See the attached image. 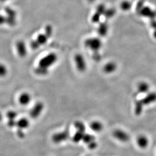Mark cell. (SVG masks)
<instances>
[{
  "mask_svg": "<svg viewBox=\"0 0 156 156\" xmlns=\"http://www.w3.org/2000/svg\"><path fill=\"white\" fill-rule=\"evenodd\" d=\"M57 61V56L54 53L47 55L39 61L38 67L35 69V73L40 75H46L49 69L54 65Z\"/></svg>",
  "mask_w": 156,
  "mask_h": 156,
  "instance_id": "cell-1",
  "label": "cell"
},
{
  "mask_svg": "<svg viewBox=\"0 0 156 156\" xmlns=\"http://www.w3.org/2000/svg\"><path fill=\"white\" fill-rule=\"evenodd\" d=\"M44 109V104L42 102H38L30 110L29 115L32 119H37L40 117Z\"/></svg>",
  "mask_w": 156,
  "mask_h": 156,
  "instance_id": "cell-2",
  "label": "cell"
},
{
  "mask_svg": "<svg viewBox=\"0 0 156 156\" xmlns=\"http://www.w3.org/2000/svg\"><path fill=\"white\" fill-rule=\"evenodd\" d=\"M69 132L68 130H65L62 132H58L55 134L52 137V140L54 143H61L68 139Z\"/></svg>",
  "mask_w": 156,
  "mask_h": 156,
  "instance_id": "cell-3",
  "label": "cell"
},
{
  "mask_svg": "<svg viewBox=\"0 0 156 156\" xmlns=\"http://www.w3.org/2000/svg\"><path fill=\"white\" fill-rule=\"evenodd\" d=\"M74 60H75L77 69L80 71H84L86 69V62L82 55L80 54L76 55Z\"/></svg>",
  "mask_w": 156,
  "mask_h": 156,
  "instance_id": "cell-4",
  "label": "cell"
},
{
  "mask_svg": "<svg viewBox=\"0 0 156 156\" xmlns=\"http://www.w3.org/2000/svg\"><path fill=\"white\" fill-rule=\"evenodd\" d=\"M113 136L117 140L122 142H127L129 140L128 134L122 130H116L113 133Z\"/></svg>",
  "mask_w": 156,
  "mask_h": 156,
  "instance_id": "cell-5",
  "label": "cell"
},
{
  "mask_svg": "<svg viewBox=\"0 0 156 156\" xmlns=\"http://www.w3.org/2000/svg\"><path fill=\"white\" fill-rule=\"evenodd\" d=\"M32 100V97L28 92H23L18 98V102L21 105L26 106L28 105Z\"/></svg>",
  "mask_w": 156,
  "mask_h": 156,
  "instance_id": "cell-6",
  "label": "cell"
},
{
  "mask_svg": "<svg viewBox=\"0 0 156 156\" xmlns=\"http://www.w3.org/2000/svg\"><path fill=\"white\" fill-rule=\"evenodd\" d=\"M140 100L143 106L148 105L154 103L156 102V92H152L148 93L147 96Z\"/></svg>",
  "mask_w": 156,
  "mask_h": 156,
  "instance_id": "cell-7",
  "label": "cell"
},
{
  "mask_svg": "<svg viewBox=\"0 0 156 156\" xmlns=\"http://www.w3.org/2000/svg\"><path fill=\"white\" fill-rule=\"evenodd\" d=\"M30 122L28 119L26 118H21L16 121V126L19 129L24 130L28 128Z\"/></svg>",
  "mask_w": 156,
  "mask_h": 156,
  "instance_id": "cell-8",
  "label": "cell"
},
{
  "mask_svg": "<svg viewBox=\"0 0 156 156\" xmlns=\"http://www.w3.org/2000/svg\"><path fill=\"white\" fill-rule=\"evenodd\" d=\"M86 44L87 46L91 48V49L96 50L100 49L101 46L100 40L97 38L88 40V41H86Z\"/></svg>",
  "mask_w": 156,
  "mask_h": 156,
  "instance_id": "cell-9",
  "label": "cell"
},
{
  "mask_svg": "<svg viewBox=\"0 0 156 156\" xmlns=\"http://www.w3.org/2000/svg\"><path fill=\"white\" fill-rule=\"evenodd\" d=\"M17 51L19 56L23 57L26 55V48L25 44L22 41H19L17 43Z\"/></svg>",
  "mask_w": 156,
  "mask_h": 156,
  "instance_id": "cell-10",
  "label": "cell"
},
{
  "mask_svg": "<svg viewBox=\"0 0 156 156\" xmlns=\"http://www.w3.org/2000/svg\"><path fill=\"white\" fill-rule=\"evenodd\" d=\"M137 143L141 148H146L148 146V140L145 136H141L137 138Z\"/></svg>",
  "mask_w": 156,
  "mask_h": 156,
  "instance_id": "cell-11",
  "label": "cell"
},
{
  "mask_svg": "<svg viewBox=\"0 0 156 156\" xmlns=\"http://www.w3.org/2000/svg\"><path fill=\"white\" fill-rule=\"evenodd\" d=\"M149 89H150L149 85L148 83L145 82H140L137 87L138 92L140 93H142V94L148 92Z\"/></svg>",
  "mask_w": 156,
  "mask_h": 156,
  "instance_id": "cell-12",
  "label": "cell"
},
{
  "mask_svg": "<svg viewBox=\"0 0 156 156\" xmlns=\"http://www.w3.org/2000/svg\"><path fill=\"white\" fill-rule=\"evenodd\" d=\"M48 34H49L48 33H47L46 34H40L38 37L37 40V41H38V46H37V48H38V46H40L41 45H44V44H45L46 43V41L48 40V38H49V36H48L49 35Z\"/></svg>",
  "mask_w": 156,
  "mask_h": 156,
  "instance_id": "cell-13",
  "label": "cell"
},
{
  "mask_svg": "<svg viewBox=\"0 0 156 156\" xmlns=\"http://www.w3.org/2000/svg\"><path fill=\"white\" fill-rule=\"evenodd\" d=\"M91 128L96 132H100L103 129V124L99 121H94L91 124Z\"/></svg>",
  "mask_w": 156,
  "mask_h": 156,
  "instance_id": "cell-14",
  "label": "cell"
},
{
  "mask_svg": "<svg viewBox=\"0 0 156 156\" xmlns=\"http://www.w3.org/2000/svg\"><path fill=\"white\" fill-rule=\"evenodd\" d=\"M116 65L115 63H109L104 67V71L107 74H111L116 70Z\"/></svg>",
  "mask_w": 156,
  "mask_h": 156,
  "instance_id": "cell-15",
  "label": "cell"
},
{
  "mask_svg": "<svg viewBox=\"0 0 156 156\" xmlns=\"http://www.w3.org/2000/svg\"><path fill=\"white\" fill-rule=\"evenodd\" d=\"M143 105L141 100H137L135 104V113L137 115H140L143 110Z\"/></svg>",
  "mask_w": 156,
  "mask_h": 156,
  "instance_id": "cell-16",
  "label": "cell"
},
{
  "mask_svg": "<svg viewBox=\"0 0 156 156\" xmlns=\"http://www.w3.org/2000/svg\"><path fill=\"white\" fill-rule=\"evenodd\" d=\"M85 132H81L80 131H77L73 136V140L75 142H78L81 140H82L83 137L84 136Z\"/></svg>",
  "mask_w": 156,
  "mask_h": 156,
  "instance_id": "cell-17",
  "label": "cell"
},
{
  "mask_svg": "<svg viewBox=\"0 0 156 156\" xmlns=\"http://www.w3.org/2000/svg\"><path fill=\"white\" fill-rule=\"evenodd\" d=\"M82 140L85 143H91L92 142H94L95 140V137L94 136L89 134H84V136L83 137Z\"/></svg>",
  "mask_w": 156,
  "mask_h": 156,
  "instance_id": "cell-18",
  "label": "cell"
},
{
  "mask_svg": "<svg viewBox=\"0 0 156 156\" xmlns=\"http://www.w3.org/2000/svg\"><path fill=\"white\" fill-rule=\"evenodd\" d=\"M74 126L77 131L85 132L86 130V126L82 122H81L80 121H76L74 124Z\"/></svg>",
  "mask_w": 156,
  "mask_h": 156,
  "instance_id": "cell-19",
  "label": "cell"
},
{
  "mask_svg": "<svg viewBox=\"0 0 156 156\" xmlns=\"http://www.w3.org/2000/svg\"><path fill=\"white\" fill-rule=\"evenodd\" d=\"M17 116V114L14 111H9L6 114L7 118L8 120H15Z\"/></svg>",
  "mask_w": 156,
  "mask_h": 156,
  "instance_id": "cell-20",
  "label": "cell"
},
{
  "mask_svg": "<svg viewBox=\"0 0 156 156\" xmlns=\"http://www.w3.org/2000/svg\"><path fill=\"white\" fill-rule=\"evenodd\" d=\"M8 70L3 64H0V77H4L7 75Z\"/></svg>",
  "mask_w": 156,
  "mask_h": 156,
  "instance_id": "cell-21",
  "label": "cell"
},
{
  "mask_svg": "<svg viewBox=\"0 0 156 156\" xmlns=\"http://www.w3.org/2000/svg\"><path fill=\"white\" fill-rule=\"evenodd\" d=\"M97 146V143L95 142V140L88 144V147L91 149H94L96 148Z\"/></svg>",
  "mask_w": 156,
  "mask_h": 156,
  "instance_id": "cell-22",
  "label": "cell"
},
{
  "mask_svg": "<svg viewBox=\"0 0 156 156\" xmlns=\"http://www.w3.org/2000/svg\"><path fill=\"white\" fill-rule=\"evenodd\" d=\"M17 134L18 136L20 137V138H23L24 136V132H23V130H21V129H18V130L17 132Z\"/></svg>",
  "mask_w": 156,
  "mask_h": 156,
  "instance_id": "cell-23",
  "label": "cell"
},
{
  "mask_svg": "<svg viewBox=\"0 0 156 156\" xmlns=\"http://www.w3.org/2000/svg\"><path fill=\"white\" fill-rule=\"evenodd\" d=\"M122 7L124 9H128L130 7V4H129V3H128V2H127V3L125 2L124 3L122 4Z\"/></svg>",
  "mask_w": 156,
  "mask_h": 156,
  "instance_id": "cell-24",
  "label": "cell"
},
{
  "mask_svg": "<svg viewBox=\"0 0 156 156\" xmlns=\"http://www.w3.org/2000/svg\"><path fill=\"white\" fill-rule=\"evenodd\" d=\"M2 119H3V116L1 113H0V122L2 121Z\"/></svg>",
  "mask_w": 156,
  "mask_h": 156,
  "instance_id": "cell-25",
  "label": "cell"
}]
</instances>
